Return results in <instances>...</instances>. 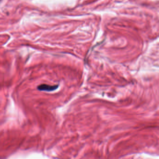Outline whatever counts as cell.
I'll use <instances>...</instances> for the list:
<instances>
[{
	"instance_id": "obj_1",
	"label": "cell",
	"mask_w": 159,
	"mask_h": 159,
	"mask_svg": "<svg viewBox=\"0 0 159 159\" xmlns=\"http://www.w3.org/2000/svg\"><path fill=\"white\" fill-rule=\"evenodd\" d=\"M58 87V85H50L47 84H42L37 87V89L40 91H52L56 90Z\"/></svg>"
}]
</instances>
